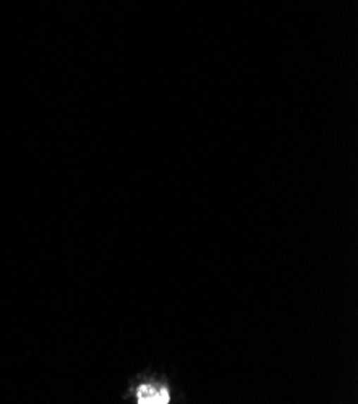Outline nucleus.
<instances>
[{"instance_id":"nucleus-1","label":"nucleus","mask_w":358,"mask_h":404,"mask_svg":"<svg viewBox=\"0 0 358 404\" xmlns=\"http://www.w3.org/2000/svg\"><path fill=\"white\" fill-rule=\"evenodd\" d=\"M137 398L140 404H167L171 401L169 391L163 388V386H156V385L140 386Z\"/></svg>"}]
</instances>
